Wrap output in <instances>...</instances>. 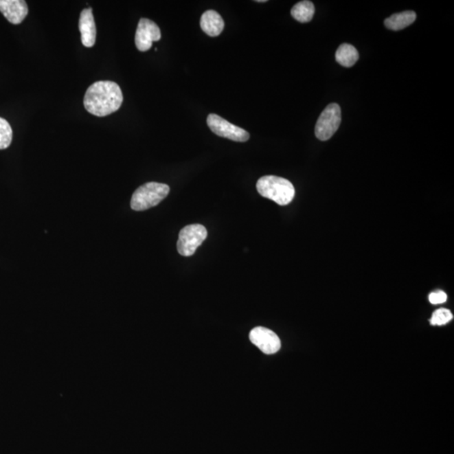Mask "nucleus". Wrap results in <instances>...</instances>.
<instances>
[{"label": "nucleus", "mask_w": 454, "mask_h": 454, "mask_svg": "<svg viewBox=\"0 0 454 454\" xmlns=\"http://www.w3.org/2000/svg\"><path fill=\"white\" fill-rule=\"evenodd\" d=\"M123 93L120 86L112 81H98L89 86L84 98L89 113L104 117L121 108Z\"/></svg>", "instance_id": "nucleus-1"}, {"label": "nucleus", "mask_w": 454, "mask_h": 454, "mask_svg": "<svg viewBox=\"0 0 454 454\" xmlns=\"http://www.w3.org/2000/svg\"><path fill=\"white\" fill-rule=\"evenodd\" d=\"M257 190L262 197L282 206L290 204L295 194V187L291 181L273 175L258 179Z\"/></svg>", "instance_id": "nucleus-2"}, {"label": "nucleus", "mask_w": 454, "mask_h": 454, "mask_svg": "<svg viewBox=\"0 0 454 454\" xmlns=\"http://www.w3.org/2000/svg\"><path fill=\"white\" fill-rule=\"evenodd\" d=\"M170 186L165 183L149 182L135 191L130 201L133 211H146L162 202L170 194Z\"/></svg>", "instance_id": "nucleus-3"}, {"label": "nucleus", "mask_w": 454, "mask_h": 454, "mask_svg": "<svg viewBox=\"0 0 454 454\" xmlns=\"http://www.w3.org/2000/svg\"><path fill=\"white\" fill-rule=\"evenodd\" d=\"M207 230L200 224L189 225L179 232L177 249L179 253L190 257L207 238Z\"/></svg>", "instance_id": "nucleus-4"}, {"label": "nucleus", "mask_w": 454, "mask_h": 454, "mask_svg": "<svg viewBox=\"0 0 454 454\" xmlns=\"http://www.w3.org/2000/svg\"><path fill=\"white\" fill-rule=\"evenodd\" d=\"M341 122L339 104H328L319 117L315 128L316 137L321 141H328L339 130Z\"/></svg>", "instance_id": "nucleus-5"}, {"label": "nucleus", "mask_w": 454, "mask_h": 454, "mask_svg": "<svg viewBox=\"0 0 454 454\" xmlns=\"http://www.w3.org/2000/svg\"><path fill=\"white\" fill-rule=\"evenodd\" d=\"M207 125L212 133L220 137L240 142L249 140L250 135L247 130L227 122L218 115L209 114L207 117Z\"/></svg>", "instance_id": "nucleus-6"}, {"label": "nucleus", "mask_w": 454, "mask_h": 454, "mask_svg": "<svg viewBox=\"0 0 454 454\" xmlns=\"http://www.w3.org/2000/svg\"><path fill=\"white\" fill-rule=\"evenodd\" d=\"M161 39V31L155 23L149 19L142 18L139 21L135 43L140 52H146L152 47L155 41Z\"/></svg>", "instance_id": "nucleus-7"}, {"label": "nucleus", "mask_w": 454, "mask_h": 454, "mask_svg": "<svg viewBox=\"0 0 454 454\" xmlns=\"http://www.w3.org/2000/svg\"><path fill=\"white\" fill-rule=\"evenodd\" d=\"M251 343L260 349L265 354H276L281 348V341L277 334L268 328L258 326L249 334Z\"/></svg>", "instance_id": "nucleus-8"}, {"label": "nucleus", "mask_w": 454, "mask_h": 454, "mask_svg": "<svg viewBox=\"0 0 454 454\" xmlns=\"http://www.w3.org/2000/svg\"><path fill=\"white\" fill-rule=\"evenodd\" d=\"M0 12L13 25L21 24L27 16V3L23 0H0Z\"/></svg>", "instance_id": "nucleus-9"}, {"label": "nucleus", "mask_w": 454, "mask_h": 454, "mask_svg": "<svg viewBox=\"0 0 454 454\" xmlns=\"http://www.w3.org/2000/svg\"><path fill=\"white\" fill-rule=\"evenodd\" d=\"M78 27L82 45L86 47H93L96 41V26L91 8L82 10Z\"/></svg>", "instance_id": "nucleus-10"}, {"label": "nucleus", "mask_w": 454, "mask_h": 454, "mask_svg": "<svg viewBox=\"0 0 454 454\" xmlns=\"http://www.w3.org/2000/svg\"><path fill=\"white\" fill-rule=\"evenodd\" d=\"M224 21L215 10H207L202 14L201 19V27L202 31L208 36L216 37L220 35L224 30Z\"/></svg>", "instance_id": "nucleus-11"}, {"label": "nucleus", "mask_w": 454, "mask_h": 454, "mask_svg": "<svg viewBox=\"0 0 454 454\" xmlns=\"http://www.w3.org/2000/svg\"><path fill=\"white\" fill-rule=\"evenodd\" d=\"M416 14L414 11L408 10L404 12L393 14L385 21L386 27L392 31H400L408 27L416 21Z\"/></svg>", "instance_id": "nucleus-12"}, {"label": "nucleus", "mask_w": 454, "mask_h": 454, "mask_svg": "<svg viewBox=\"0 0 454 454\" xmlns=\"http://www.w3.org/2000/svg\"><path fill=\"white\" fill-rule=\"evenodd\" d=\"M359 58L357 49L350 44H341L336 52V61L343 67L354 66L358 62Z\"/></svg>", "instance_id": "nucleus-13"}, {"label": "nucleus", "mask_w": 454, "mask_h": 454, "mask_svg": "<svg viewBox=\"0 0 454 454\" xmlns=\"http://www.w3.org/2000/svg\"><path fill=\"white\" fill-rule=\"evenodd\" d=\"M315 14V6L311 1H300L293 7L291 16L302 23H307L313 20Z\"/></svg>", "instance_id": "nucleus-14"}, {"label": "nucleus", "mask_w": 454, "mask_h": 454, "mask_svg": "<svg viewBox=\"0 0 454 454\" xmlns=\"http://www.w3.org/2000/svg\"><path fill=\"white\" fill-rule=\"evenodd\" d=\"M13 131L10 123L0 117V150L8 148L12 142Z\"/></svg>", "instance_id": "nucleus-15"}, {"label": "nucleus", "mask_w": 454, "mask_h": 454, "mask_svg": "<svg viewBox=\"0 0 454 454\" xmlns=\"http://www.w3.org/2000/svg\"><path fill=\"white\" fill-rule=\"evenodd\" d=\"M453 314L448 309H438L433 314L430 324L433 326H442L453 320Z\"/></svg>", "instance_id": "nucleus-16"}, {"label": "nucleus", "mask_w": 454, "mask_h": 454, "mask_svg": "<svg viewBox=\"0 0 454 454\" xmlns=\"http://www.w3.org/2000/svg\"><path fill=\"white\" fill-rule=\"evenodd\" d=\"M446 298H448V296H446V293L441 291L431 293L429 295V302L433 305L446 302Z\"/></svg>", "instance_id": "nucleus-17"}]
</instances>
